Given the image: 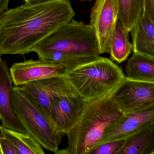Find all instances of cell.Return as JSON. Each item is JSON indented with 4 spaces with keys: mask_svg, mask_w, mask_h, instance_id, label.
Segmentation results:
<instances>
[{
    "mask_svg": "<svg viewBox=\"0 0 154 154\" xmlns=\"http://www.w3.org/2000/svg\"><path fill=\"white\" fill-rule=\"evenodd\" d=\"M75 15L69 0L27 3L0 15V54L24 55L70 22Z\"/></svg>",
    "mask_w": 154,
    "mask_h": 154,
    "instance_id": "1",
    "label": "cell"
},
{
    "mask_svg": "<svg viewBox=\"0 0 154 154\" xmlns=\"http://www.w3.org/2000/svg\"><path fill=\"white\" fill-rule=\"evenodd\" d=\"M33 52L39 59L62 65L66 71L100 57L88 24L74 19L42 42Z\"/></svg>",
    "mask_w": 154,
    "mask_h": 154,
    "instance_id": "2",
    "label": "cell"
},
{
    "mask_svg": "<svg viewBox=\"0 0 154 154\" xmlns=\"http://www.w3.org/2000/svg\"><path fill=\"white\" fill-rule=\"evenodd\" d=\"M115 91L85 100L75 124L66 134L67 146L57 154H89L99 145L106 130L125 115L113 100Z\"/></svg>",
    "mask_w": 154,
    "mask_h": 154,
    "instance_id": "3",
    "label": "cell"
},
{
    "mask_svg": "<svg viewBox=\"0 0 154 154\" xmlns=\"http://www.w3.org/2000/svg\"><path fill=\"white\" fill-rule=\"evenodd\" d=\"M64 77L85 100L115 91L126 77L122 69L113 61L101 57L66 71Z\"/></svg>",
    "mask_w": 154,
    "mask_h": 154,
    "instance_id": "4",
    "label": "cell"
},
{
    "mask_svg": "<svg viewBox=\"0 0 154 154\" xmlns=\"http://www.w3.org/2000/svg\"><path fill=\"white\" fill-rule=\"evenodd\" d=\"M11 100L14 111L27 134L43 148L57 154L64 135L57 129L40 105L20 86H14Z\"/></svg>",
    "mask_w": 154,
    "mask_h": 154,
    "instance_id": "5",
    "label": "cell"
},
{
    "mask_svg": "<svg viewBox=\"0 0 154 154\" xmlns=\"http://www.w3.org/2000/svg\"><path fill=\"white\" fill-rule=\"evenodd\" d=\"M118 20L116 0H96L88 24L97 40L100 54L109 53Z\"/></svg>",
    "mask_w": 154,
    "mask_h": 154,
    "instance_id": "6",
    "label": "cell"
},
{
    "mask_svg": "<svg viewBox=\"0 0 154 154\" xmlns=\"http://www.w3.org/2000/svg\"><path fill=\"white\" fill-rule=\"evenodd\" d=\"M112 98L125 115L154 105V83L125 78L116 90Z\"/></svg>",
    "mask_w": 154,
    "mask_h": 154,
    "instance_id": "7",
    "label": "cell"
},
{
    "mask_svg": "<svg viewBox=\"0 0 154 154\" xmlns=\"http://www.w3.org/2000/svg\"><path fill=\"white\" fill-rule=\"evenodd\" d=\"M20 86L40 105L50 118L51 107L54 100L62 96L76 93L64 76L50 77Z\"/></svg>",
    "mask_w": 154,
    "mask_h": 154,
    "instance_id": "8",
    "label": "cell"
},
{
    "mask_svg": "<svg viewBox=\"0 0 154 154\" xmlns=\"http://www.w3.org/2000/svg\"><path fill=\"white\" fill-rule=\"evenodd\" d=\"M10 71L13 84L15 86L50 77L64 76L66 72L62 65L40 59L14 63L10 68Z\"/></svg>",
    "mask_w": 154,
    "mask_h": 154,
    "instance_id": "9",
    "label": "cell"
},
{
    "mask_svg": "<svg viewBox=\"0 0 154 154\" xmlns=\"http://www.w3.org/2000/svg\"><path fill=\"white\" fill-rule=\"evenodd\" d=\"M153 123L154 105L137 112L125 115L120 121L106 130L99 145L110 141L126 139Z\"/></svg>",
    "mask_w": 154,
    "mask_h": 154,
    "instance_id": "10",
    "label": "cell"
},
{
    "mask_svg": "<svg viewBox=\"0 0 154 154\" xmlns=\"http://www.w3.org/2000/svg\"><path fill=\"white\" fill-rule=\"evenodd\" d=\"M85 100L76 93L62 96L54 100L50 117L56 128L64 135L72 128L83 108Z\"/></svg>",
    "mask_w": 154,
    "mask_h": 154,
    "instance_id": "11",
    "label": "cell"
},
{
    "mask_svg": "<svg viewBox=\"0 0 154 154\" xmlns=\"http://www.w3.org/2000/svg\"><path fill=\"white\" fill-rule=\"evenodd\" d=\"M14 86L10 69L5 61L0 62V120L5 128L16 132L27 133L17 116L12 103Z\"/></svg>",
    "mask_w": 154,
    "mask_h": 154,
    "instance_id": "12",
    "label": "cell"
},
{
    "mask_svg": "<svg viewBox=\"0 0 154 154\" xmlns=\"http://www.w3.org/2000/svg\"><path fill=\"white\" fill-rule=\"evenodd\" d=\"M130 32L133 52L154 58V23L143 12Z\"/></svg>",
    "mask_w": 154,
    "mask_h": 154,
    "instance_id": "13",
    "label": "cell"
},
{
    "mask_svg": "<svg viewBox=\"0 0 154 154\" xmlns=\"http://www.w3.org/2000/svg\"><path fill=\"white\" fill-rule=\"evenodd\" d=\"M128 78L154 83V58L134 52L125 66Z\"/></svg>",
    "mask_w": 154,
    "mask_h": 154,
    "instance_id": "14",
    "label": "cell"
},
{
    "mask_svg": "<svg viewBox=\"0 0 154 154\" xmlns=\"http://www.w3.org/2000/svg\"><path fill=\"white\" fill-rule=\"evenodd\" d=\"M154 151V123L126 139L119 154H153Z\"/></svg>",
    "mask_w": 154,
    "mask_h": 154,
    "instance_id": "15",
    "label": "cell"
},
{
    "mask_svg": "<svg viewBox=\"0 0 154 154\" xmlns=\"http://www.w3.org/2000/svg\"><path fill=\"white\" fill-rule=\"evenodd\" d=\"M129 32L118 19L109 53L110 59L113 61L122 63L125 61L131 54L133 47L132 42L129 40Z\"/></svg>",
    "mask_w": 154,
    "mask_h": 154,
    "instance_id": "16",
    "label": "cell"
},
{
    "mask_svg": "<svg viewBox=\"0 0 154 154\" xmlns=\"http://www.w3.org/2000/svg\"><path fill=\"white\" fill-rule=\"evenodd\" d=\"M118 19L130 32L143 14L144 0H116Z\"/></svg>",
    "mask_w": 154,
    "mask_h": 154,
    "instance_id": "17",
    "label": "cell"
},
{
    "mask_svg": "<svg viewBox=\"0 0 154 154\" xmlns=\"http://www.w3.org/2000/svg\"><path fill=\"white\" fill-rule=\"evenodd\" d=\"M5 137L12 142L20 154H44L42 146L31 136L27 133L16 132L3 127Z\"/></svg>",
    "mask_w": 154,
    "mask_h": 154,
    "instance_id": "18",
    "label": "cell"
},
{
    "mask_svg": "<svg viewBox=\"0 0 154 154\" xmlns=\"http://www.w3.org/2000/svg\"><path fill=\"white\" fill-rule=\"evenodd\" d=\"M126 139L115 140L100 145L89 154H119L125 145Z\"/></svg>",
    "mask_w": 154,
    "mask_h": 154,
    "instance_id": "19",
    "label": "cell"
},
{
    "mask_svg": "<svg viewBox=\"0 0 154 154\" xmlns=\"http://www.w3.org/2000/svg\"><path fill=\"white\" fill-rule=\"evenodd\" d=\"M0 147L2 154H20L15 146L4 134L2 126L0 124Z\"/></svg>",
    "mask_w": 154,
    "mask_h": 154,
    "instance_id": "20",
    "label": "cell"
},
{
    "mask_svg": "<svg viewBox=\"0 0 154 154\" xmlns=\"http://www.w3.org/2000/svg\"><path fill=\"white\" fill-rule=\"evenodd\" d=\"M143 12L154 23V0H144Z\"/></svg>",
    "mask_w": 154,
    "mask_h": 154,
    "instance_id": "21",
    "label": "cell"
},
{
    "mask_svg": "<svg viewBox=\"0 0 154 154\" xmlns=\"http://www.w3.org/2000/svg\"><path fill=\"white\" fill-rule=\"evenodd\" d=\"M10 0H0V15L7 10Z\"/></svg>",
    "mask_w": 154,
    "mask_h": 154,
    "instance_id": "22",
    "label": "cell"
},
{
    "mask_svg": "<svg viewBox=\"0 0 154 154\" xmlns=\"http://www.w3.org/2000/svg\"><path fill=\"white\" fill-rule=\"evenodd\" d=\"M25 2L32 3L35 2H41V1H45V0H23Z\"/></svg>",
    "mask_w": 154,
    "mask_h": 154,
    "instance_id": "23",
    "label": "cell"
},
{
    "mask_svg": "<svg viewBox=\"0 0 154 154\" xmlns=\"http://www.w3.org/2000/svg\"><path fill=\"white\" fill-rule=\"evenodd\" d=\"M79 1L81 2H91V1H96V0H79Z\"/></svg>",
    "mask_w": 154,
    "mask_h": 154,
    "instance_id": "24",
    "label": "cell"
},
{
    "mask_svg": "<svg viewBox=\"0 0 154 154\" xmlns=\"http://www.w3.org/2000/svg\"><path fill=\"white\" fill-rule=\"evenodd\" d=\"M0 154H2V150H1V147H0Z\"/></svg>",
    "mask_w": 154,
    "mask_h": 154,
    "instance_id": "25",
    "label": "cell"
},
{
    "mask_svg": "<svg viewBox=\"0 0 154 154\" xmlns=\"http://www.w3.org/2000/svg\"><path fill=\"white\" fill-rule=\"evenodd\" d=\"M1 61H2V59H1V55L0 54V62H1Z\"/></svg>",
    "mask_w": 154,
    "mask_h": 154,
    "instance_id": "26",
    "label": "cell"
},
{
    "mask_svg": "<svg viewBox=\"0 0 154 154\" xmlns=\"http://www.w3.org/2000/svg\"><path fill=\"white\" fill-rule=\"evenodd\" d=\"M153 154H154V151L153 153Z\"/></svg>",
    "mask_w": 154,
    "mask_h": 154,
    "instance_id": "27",
    "label": "cell"
}]
</instances>
